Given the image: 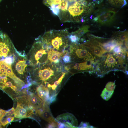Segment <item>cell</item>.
I'll return each instance as SVG.
<instances>
[{
  "label": "cell",
  "instance_id": "31",
  "mask_svg": "<svg viewBox=\"0 0 128 128\" xmlns=\"http://www.w3.org/2000/svg\"><path fill=\"white\" fill-rule=\"evenodd\" d=\"M11 88L15 91L16 92L17 90V87L15 85H13Z\"/></svg>",
  "mask_w": 128,
  "mask_h": 128
},
{
  "label": "cell",
  "instance_id": "17",
  "mask_svg": "<svg viewBox=\"0 0 128 128\" xmlns=\"http://www.w3.org/2000/svg\"><path fill=\"white\" fill-rule=\"evenodd\" d=\"M113 38L119 42H123L128 40V32H119L117 33Z\"/></svg>",
  "mask_w": 128,
  "mask_h": 128
},
{
  "label": "cell",
  "instance_id": "7",
  "mask_svg": "<svg viewBox=\"0 0 128 128\" xmlns=\"http://www.w3.org/2000/svg\"><path fill=\"white\" fill-rule=\"evenodd\" d=\"M95 60L79 62H72L64 64V69L72 73L88 71L93 73L94 69Z\"/></svg>",
  "mask_w": 128,
  "mask_h": 128
},
{
  "label": "cell",
  "instance_id": "32",
  "mask_svg": "<svg viewBox=\"0 0 128 128\" xmlns=\"http://www.w3.org/2000/svg\"><path fill=\"white\" fill-rule=\"evenodd\" d=\"M109 1L112 5L115 6L114 0H108Z\"/></svg>",
  "mask_w": 128,
  "mask_h": 128
},
{
  "label": "cell",
  "instance_id": "11",
  "mask_svg": "<svg viewBox=\"0 0 128 128\" xmlns=\"http://www.w3.org/2000/svg\"><path fill=\"white\" fill-rule=\"evenodd\" d=\"M116 14L114 10L110 9H104L101 10L97 16L98 23L102 25H108L114 20Z\"/></svg>",
  "mask_w": 128,
  "mask_h": 128
},
{
  "label": "cell",
  "instance_id": "20",
  "mask_svg": "<svg viewBox=\"0 0 128 128\" xmlns=\"http://www.w3.org/2000/svg\"><path fill=\"white\" fill-rule=\"evenodd\" d=\"M114 91H108L105 88L102 91L101 96L104 100L108 101L111 97Z\"/></svg>",
  "mask_w": 128,
  "mask_h": 128
},
{
  "label": "cell",
  "instance_id": "5",
  "mask_svg": "<svg viewBox=\"0 0 128 128\" xmlns=\"http://www.w3.org/2000/svg\"><path fill=\"white\" fill-rule=\"evenodd\" d=\"M69 46V51L72 62L95 60L88 49L82 44L71 43Z\"/></svg>",
  "mask_w": 128,
  "mask_h": 128
},
{
  "label": "cell",
  "instance_id": "8",
  "mask_svg": "<svg viewBox=\"0 0 128 128\" xmlns=\"http://www.w3.org/2000/svg\"><path fill=\"white\" fill-rule=\"evenodd\" d=\"M67 73L66 71L61 72L46 85L49 91L51 103L55 100L62 81Z\"/></svg>",
  "mask_w": 128,
  "mask_h": 128
},
{
  "label": "cell",
  "instance_id": "15",
  "mask_svg": "<svg viewBox=\"0 0 128 128\" xmlns=\"http://www.w3.org/2000/svg\"><path fill=\"white\" fill-rule=\"evenodd\" d=\"M19 58L15 65V68L16 72L19 74L23 75L26 72L25 69L27 62L25 58Z\"/></svg>",
  "mask_w": 128,
  "mask_h": 128
},
{
  "label": "cell",
  "instance_id": "29",
  "mask_svg": "<svg viewBox=\"0 0 128 128\" xmlns=\"http://www.w3.org/2000/svg\"><path fill=\"white\" fill-rule=\"evenodd\" d=\"M91 127L89 126L87 123L82 122L80 124L79 127L81 128H88Z\"/></svg>",
  "mask_w": 128,
  "mask_h": 128
},
{
  "label": "cell",
  "instance_id": "10",
  "mask_svg": "<svg viewBox=\"0 0 128 128\" xmlns=\"http://www.w3.org/2000/svg\"><path fill=\"white\" fill-rule=\"evenodd\" d=\"M59 128H75L78 126V121L72 114L66 113L58 115L55 119Z\"/></svg>",
  "mask_w": 128,
  "mask_h": 128
},
{
  "label": "cell",
  "instance_id": "12",
  "mask_svg": "<svg viewBox=\"0 0 128 128\" xmlns=\"http://www.w3.org/2000/svg\"><path fill=\"white\" fill-rule=\"evenodd\" d=\"M63 54V52H59L49 48L48 53L47 62L56 64L62 63L61 61V59Z\"/></svg>",
  "mask_w": 128,
  "mask_h": 128
},
{
  "label": "cell",
  "instance_id": "2",
  "mask_svg": "<svg viewBox=\"0 0 128 128\" xmlns=\"http://www.w3.org/2000/svg\"><path fill=\"white\" fill-rule=\"evenodd\" d=\"M91 5L87 0H77L69 2L67 11L59 19L62 22H80L91 12Z\"/></svg>",
  "mask_w": 128,
  "mask_h": 128
},
{
  "label": "cell",
  "instance_id": "18",
  "mask_svg": "<svg viewBox=\"0 0 128 128\" xmlns=\"http://www.w3.org/2000/svg\"><path fill=\"white\" fill-rule=\"evenodd\" d=\"M89 26L88 25L84 26L76 31L72 32L76 35L80 39L85 34L89 31Z\"/></svg>",
  "mask_w": 128,
  "mask_h": 128
},
{
  "label": "cell",
  "instance_id": "30",
  "mask_svg": "<svg viewBox=\"0 0 128 128\" xmlns=\"http://www.w3.org/2000/svg\"><path fill=\"white\" fill-rule=\"evenodd\" d=\"M13 85L12 83L10 81L6 82L5 85V88L6 87H11Z\"/></svg>",
  "mask_w": 128,
  "mask_h": 128
},
{
  "label": "cell",
  "instance_id": "33",
  "mask_svg": "<svg viewBox=\"0 0 128 128\" xmlns=\"http://www.w3.org/2000/svg\"><path fill=\"white\" fill-rule=\"evenodd\" d=\"M69 3H72L74 2H75L77 0H67Z\"/></svg>",
  "mask_w": 128,
  "mask_h": 128
},
{
  "label": "cell",
  "instance_id": "14",
  "mask_svg": "<svg viewBox=\"0 0 128 128\" xmlns=\"http://www.w3.org/2000/svg\"><path fill=\"white\" fill-rule=\"evenodd\" d=\"M29 104L33 109L36 110L40 109L43 106V101L39 97L32 93L28 97Z\"/></svg>",
  "mask_w": 128,
  "mask_h": 128
},
{
  "label": "cell",
  "instance_id": "21",
  "mask_svg": "<svg viewBox=\"0 0 128 128\" xmlns=\"http://www.w3.org/2000/svg\"><path fill=\"white\" fill-rule=\"evenodd\" d=\"M61 0H43L44 4L49 8L53 5H58Z\"/></svg>",
  "mask_w": 128,
  "mask_h": 128
},
{
  "label": "cell",
  "instance_id": "23",
  "mask_svg": "<svg viewBox=\"0 0 128 128\" xmlns=\"http://www.w3.org/2000/svg\"><path fill=\"white\" fill-rule=\"evenodd\" d=\"M14 117L9 116L2 119L0 120L2 125L4 126L12 122L14 119Z\"/></svg>",
  "mask_w": 128,
  "mask_h": 128
},
{
  "label": "cell",
  "instance_id": "1",
  "mask_svg": "<svg viewBox=\"0 0 128 128\" xmlns=\"http://www.w3.org/2000/svg\"><path fill=\"white\" fill-rule=\"evenodd\" d=\"M69 34L66 29L52 30L45 32L42 37H39L49 48L63 52L66 50L70 44L68 37Z\"/></svg>",
  "mask_w": 128,
  "mask_h": 128
},
{
  "label": "cell",
  "instance_id": "27",
  "mask_svg": "<svg viewBox=\"0 0 128 128\" xmlns=\"http://www.w3.org/2000/svg\"><path fill=\"white\" fill-rule=\"evenodd\" d=\"M122 49V46L121 45H119L115 46L112 52L117 53L120 51Z\"/></svg>",
  "mask_w": 128,
  "mask_h": 128
},
{
  "label": "cell",
  "instance_id": "9",
  "mask_svg": "<svg viewBox=\"0 0 128 128\" xmlns=\"http://www.w3.org/2000/svg\"><path fill=\"white\" fill-rule=\"evenodd\" d=\"M49 104L43 102L42 108L36 110V114L50 124L48 128H58L59 124L53 116L49 106Z\"/></svg>",
  "mask_w": 128,
  "mask_h": 128
},
{
  "label": "cell",
  "instance_id": "22",
  "mask_svg": "<svg viewBox=\"0 0 128 128\" xmlns=\"http://www.w3.org/2000/svg\"><path fill=\"white\" fill-rule=\"evenodd\" d=\"M68 37L69 41L72 43L78 44L80 39L77 35L72 32L69 33Z\"/></svg>",
  "mask_w": 128,
  "mask_h": 128
},
{
  "label": "cell",
  "instance_id": "26",
  "mask_svg": "<svg viewBox=\"0 0 128 128\" xmlns=\"http://www.w3.org/2000/svg\"><path fill=\"white\" fill-rule=\"evenodd\" d=\"M115 86L114 83L112 82H110L107 84L105 88L109 89V90L110 89L111 91H112V90H113Z\"/></svg>",
  "mask_w": 128,
  "mask_h": 128
},
{
  "label": "cell",
  "instance_id": "3",
  "mask_svg": "<svg viewBox=\"0 0 128 128\" xmlns=\"http://www.w3.org/2000/svg\"><path fill=\"white\" fill-rule=\"evenodd\" d=\"M29 53V65L36 67L47 62L49 48L41 41L39 37L36 38Z\"/></svg>",
  "mask_w": 128,
  "mask_h": 128
},
{
  "label": "cell",
  "instance_id": "13",
  "mask_svg": "<svg viewBox=\"0 0 128 128\" xmlns=\"http://www.w3.org/2000/svg\"><path fill=\"white\" fill-rule=\"evenodd\" d=\"M36 91L38 97L44 102L51 103L49 91L45 85L41 84L37 87Z\"/></svg>",
  "mask_w": 128,
  "mask_h": 128
},
{
  "label": "cell",
  "instance_id": "6",
  "mask_svg": "<svg viewBox=\"0 0 128 128\" xmlns=\"http://www.w3.org/2000/svg\"><path fill=\"white\" fill-rule=\"evenodd\" d=\"M16 51L13 43L9 37L0 31V60L6 57L14 55Z\"/></svg>",
  "mask_w": 128,
  "mask_h": 128
},
{
  "label": "cell",
  "instance_id": "34",
  "mask_svg": "<svg viewBox=\"0 0 128 128\" xmlns=\"http://www.w3.org/2000/svg\"><path fill=\"white\" fill-rule=\"evenodd\" d=\"M2 0H0V2H1Z\"/></svg>",
  "mask_w": 128,
  "mask_h": 128
},
{
  "label": "cell",
  "instance_id": "28",
  "mask_svg": "<svg viewBox=\"0 0 128 128\" xmlns=\"http://www.w3.org/2000/svg\"><path fill=\"white\" fill-rule=\"evenodd\" d=\"M15 111V110L13 107L10 110L6 112V115L7 116L12 115L14 114Z\"/></svg>",
  "mask_w": 128,
  "mask_h": 128
},
{
  "label": "cell",
  "instance_id": "25",
  "mask_svg": "<svg viewBox=\"0 0 128 128\" xmlns=\"http://www.w3.org/2000/svg\"><path fill=\"white\" fill-rule=\"evenodd\" d=\"M49 8L53 14L58 16L59 14V10L58 5H53Z\"/></svg>",
  "mask_w": 128,
  "mask_h": 128
},
{
  "label": "cell",
  "instance_id": "16",
  "mask_svg": "<svg viewBox=\"0 0 128 128\" xmlns=\"http://www.w3.org/2000/svg\"><path fill=\"white\" fill-rule=\"evenodd\" d=\"M27 112L23 105L18 103L14 113V117L17 118L27 117Z\"/></svg>",
  "mask_w": 128,
  "mask_h": 128
},
{
  "label": "cell",
  "instance_id": "4",
  "mask_svg": "<svg viewBox=\"0 0 128 128\" xmlns=\"http://www.w3.org/2000/svg\"><path fill=\"white\" fill-rule=\"evenodd\" d=\"M63 64L47 62L35 67L34 73L38 81L45 85L61 72L64 71Z\"/></svg>",
  "mask_w": 128,
  "mask_h": 128
},
{
  "label": "cell",
  "instance_id": "19",
  "mask_svg": "<svg viewBox=\"0 0 128 128\" xmlns=\"http://www.w3.org/2000/svg\"><path fill=\"white\" fill-rule=\"evenodd\" d=\"M63 52L64 54L61 59V61L63 64H69L72 62L69 51L66 50Z\"/></svg>",
  "mask_w": 128,
  "mask_h": 128
},
{
  "label": "cell",
  "instance_id": "24",
  "mask_svg": "<svg viewBox=\"0 0 128 128\" xmlns=\"http://www.w3.org/2000/svg\"><path fill=\"white\" fill-rule=\"evenodd\" d=\"M15 59V56L14 55L6 57L3 60L6 64L11 65L14 62Z\"/></svg>",
  "mask_w": 128,
  "mask_h": 128
}]
</instances>
